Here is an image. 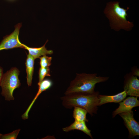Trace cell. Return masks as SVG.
Instances as JSON below:
<instances>
[{"label": "cell", "instance_id": "cell-1", "mask_svg": "<svg viewBox=\"0 0 139 139\" xmlns=\"http://www.w3.org/2000/svg\"><path fill=\"white\" fill-rule=\"evenodd\" d=\"M99 95L98 92L91 94L75 93L65 95L61 97L60 99L65 108L71 109L75 107H80L92 116L97 112L99 102Z\"/></svg>", "mask_w": 139, "mask_h": 139}, {"label": "cell", "instance_id": "cell-2", "mask_svg": "<svg viewBox=\"0 0 139 139\" xmlns=\"http://www.w3.org/2000/svg\"><path fill=\"white\" fill-rule=\"evenodd\" d=\"M107 77L97 76L96 73H77L65 92V95L73 93L91 94L94 92L96 84L106 81Z\"/></svg>", "mask_w": 139, "mask_h": 139}, {"label": "cell", "instance_id": "cell-3", "mask_svg": "<svg viewBox=\"0 0 139 139\" xmlns=\"http://www.w3.org/2000/svg\"><path fill=\"white\" fill-rule=\"evenodd\" d=\"M119 4L118 2L108 3L104 12L109 20L112 29L117 31L121 29L129 31L134 25L126 19V16L128 17L126 12L129 8L126 9L121 7Z\"/></svg>", "mask_w": 139, "mask_h": 139}, {"label": "cell", "instance_id": "cell-4", "mask_svg": "<svg viewBox=\"0 0 139 139\" xmlns=\"http://www.w3.org/2000/svg\"><path fill=\"white\" fill-rule=\"evenodd\" d=\"M19 74V70L14 67L3 75L0 86L2 89L1 94L7 100L14 99L13 96V91L21 85L18 78Z\"/></svg>", "mask_w": 139, "mask_h": 139}, {"label": "cell", "instance_id": "cell-5", "mask_svg": "<svg viewBox=\"0 0 139 139\" xmlns=\"http://www.w3.org/2000/svg\"><path fill=\"white\" fill-rule=\"evenodd\" d=\"M21 26V23L17 24L15 26L14 31L4 37L0 43V51L15 48H24L22 44L20 41L19 38L20 30Z\"/></svg>", "mask_w": 139, "mask_h": 139}, {"label": "cell", "instance_id": "cell-6", "mask_svg": "<svg viewBox=\"0 0 139 139\" xmlns=\"http://www.w3.org/2000/svg\"><path fill=\"white\" fill-rule=\"evenodd\" d=\"M123 119L125 126L128 129L129 136L133 137L139 135V125L134 118L133 113L132 110L118 114Z\"/></svg>", "mask_w": 139, "mask_h": 139}, {"label": "cell", "instance_id": "cell-7", "mask_svg": "<svg viewBox=\"0 0 139 139\" xmlns=\"http://www.w3.org/2000/svg\"><path fill=\"white\" fill-rule=\"evenodd\" d=\"M119 104L118 108L113 112V117L117 114L130 111L133 108L139 106V101L137 97L131 96L127 98Z\"/></svg>", "mask_w": 139, "mask_h": 139}, {"label": "cell", "instance_id": "cell-8", "mask_svg": "<svg viewBox=\"0 0 139 139\" xmlns=\"http://www.w3.org/2000/svg\"><path fill=\"white\" fill-rule=\"evenodd\" d=\"M127 95L139 97V80L136 76L132 75L126 80L124 87Z\"/></svg>", "mask_w": 139, "mask_h": 139}, {"label": "cell", "instance_id": "cell-9", "mask_svg": "<svg viewBox=\"0 0 139 139\" xmlns=\"http://www.w3.org/2000/svg\"><path fill=\"white\" fill-rule=\"evenodd\" d=\"M53 82L49 79L44 80L41 82L38 83V90L32 101L22 116L23 119H27L28 118V113L36 100L41 93L50 88L53 85Z\"/></svg>", "mask_w": 139, "mask_h": 139}, {"label": "cell", "instance_id": "cell-10", "mask_svg": "<svg viewBox=\"0 0 139 139\" xmlns=\"http://www.w3.org/2000/svg\"><path fill=\"white\" fill-rule=\"evenodd\" d=\"M48 40H47L45 44L39 48L30 47L23 44L24 49H27L29 54L34 59L39 58L40 57L48 55H51L53 53L52 50H48L45 47V45Z\"/></svg>", "mask_w": 139, "mask_h": 139}, {"label": "cell", "instance_id": "cell-11", "mask_svg": "<svg viewBox=\"0 0 139 139\" xmlns=\"http://www.w3.org/2000/svg\"><path fill=\"white\" fill-rule=\"evenodd\" d=\"M127 95V94L125 91L113 95H99L98 96L99 99V106L107 103L120 102L125 98Z\"/></svg>", "mask_w": 139, "mask_h": 139}, {"label": "cell", "instance_id": "cell-12", "mask_svg": "<svg viewBox=\"0 0 139 139\" xmlns=\"http://www.w3.org/2000/svg\"><path fill=\"white\" fill-rule=\"evenodd\" d=\"M63 131L67 132L75 130L81 131L90 136L91 138L92 137L91 131L87 127L85 121H79L75 120L74 121L68 126L62 129Z\"/></svg>", "mask_w": 139, "mask_h": 139}, {"label": "cell", "instance_id": "cell-13", "mask_svg": "<svg viewBox=\"0 0 139 139\" xmlns=\"http://www.w3.org/2000/svg\"><path fill=\"white\" fill-rule=\"evenodd\" d=\"M34 59L29 54L27 55L25 64L27 75V83L28 86H31L32 84Z\"/></svg>", "mask_w": 139, "mask_h": 139}, {"label": "cell", "instance_id": "cell-14", "mask_svg": "<svg viewBox=\"0 0 139 139\" xmlns=\"http://www.w3.org/2000/svg\"><path fill=\"white\" fill-rule=\"evenodd\" d=\"M73 117L75 120L79 121L88 122L86 115L88 112L85 109L78 107H74Z\"/></svg>", "mask_w": 139, "mask_h": 139}, {"label": "cell", "instance_id": "cell-15", "mask_svg": "<svg viewBox=\"0 0 139 139\" xmlns=\"http://www.w3.org/2000/svg\"><path fill=\"white\" fill-rule=\"evenodd\" d=\"M50 70L49 67L40 68L39 72L38 83L41 82L46 76H50Z\"/></svg>", "mask_w": 139, "mask_h": 139}, {"label": "cell", "instance_id": "cell-16", "mask_svg": "<svg viewBox=\"0 0 139 139\" xmlns=\"http://www.w3.org/2000/svg\"><path fill=\"white\" fill-rule=\"evenodd\" d=\"M40 67H49L51 64L52 58L46 55H45L40 57Z\"/></svg>", "mask_w": 139, "mask_h": 139}, {"label": "cell", "instance_id": "cell-17", "mask_svg": "<svg viewBox=\"0 0 139 139\" xmlns=\"http://www.w3.org/2000/svg\"><path fill=\"white\" fill-rule=\"evenodd\" d=\"M19 129L15 130L9 134H0V139H16L20 131Z\"/></svg>", "mask_w": 139, "mask_h": 139}, {"label": "cell", "instance_id": "cell-18", "mask_svg": "<svg viewBox=\"0 0 139 139\" xmlns=\"http://www.w3.org/2000/svg\"><path fill=\"white\" fill-rule=\"evenodd\" d=\"M3 75V70L2 68L0 67V84Z\"/></svg>", "mask_w": 139, "mask_h": 139}, {"label": "cell", "instance_id": "cell-19", "mask_svg": "<svg viewBox=\"0 0 139 139\" xmlns=\"http://www.w3.org/2000/svg\"><path fill=\"white\" fill-rule=\"evenodd\" d=\"M133 75H134L136 76H139V71L138 70H135L133 72Z\"/></svg>", "mask_w": 139, "mask_h": 139}]
</instances>
